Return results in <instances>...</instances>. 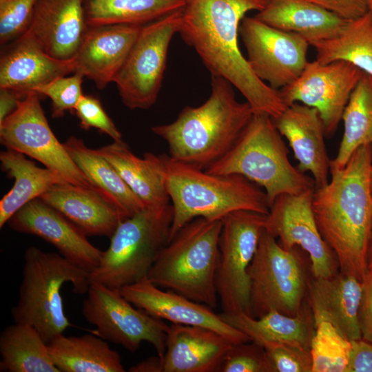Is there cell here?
Segmentation results:
<instances>
[{"instance_id":"cell-28","label":"cell","mask_w":372,"mask_h":372,"mask_svg":"<svg viewBox=\"0 0 372 372\" xmlns=\"http://www.w3.org/2000/svg\"><path fill=\"white\" fill-rule=\"evenodd\" d=\"M0 161L1 169L14 180L13 186L0 200V228L27 203L41 197L55 184L66 182L57 173L38 167L16 150L1 152Z\"/></svg>"},{"instance_id":"cell-38","label":"cell","mask_w":372,"mask_h":372,"mask_svg":"<svg viewBox=\"0 0 372 372\" xmlns=\"http://www.w3.org/2000/svg\"><path fill=\"white\" fill-rule=\"evenodd\" d=\"M83 76L74 72L70 76H59L37 87L34 92L51 100L52 117L59 118L68 111L73 114L76 104L83 94Z\"/></svg>"},{"instance_id":"cell-5","label":"cell","mask_w":372,"mask_h":372,"mask_svg":"<svg viewBox=\"0 0 372 372\" xmlns=\"http://www.w3.org/2000/svg\"><path fill=\"white\" fill-rule=\"evenodd\" d=\"M289 150L273 118L254 114L235 143L205 170L210 174H236L264 188L270 207L282 194L315 189L314 180L292 165Z\"/></svg>"},{"instance_id":"cell-43","label":"cell","mask_w":372,"mask_h":372,"mask_svg":"<svg viewBox=\"0 0 372 372\" xmlns=\"http://www.w3.org/2000/svg\"><path fill=\"white\" fill-rule=\"evenodd\" d=\"M362 338L372 343V272L362 281V293L358 311Z\"/></svg>"},{"instance_id":"cell-10","label":"cell","mask_w":372,"mask_h":372,"mask_svg":"<svg viewBox=\"0 0 372 372\" xmlns=\"http://www.w3.org/2000/svg\"><path fill=\"white\" fill-rule=\"evenodd\" d=\"M181 10L141 27L114 81L127 108L146 110L156 103L164 77L169 43L178 31Z\"/></svg>"},{"instance_id":"cell-8","label":"cell","mask_w":372,"mask_h":372,"mask_svg":"<svg viewBox=\"0 0 372 372\" xmlns=\"http://www.w3.org/2000/svg\"><path fill=\"white\" fill-rule=\"evenodd\" d=\"M172 220L170 203L145 207L123 220L99 265L90 273V282L119 289L146 279L169 242Z\"/></svg>"},{"instance_id":"cell-1","label":"cell","mask_w":372,"mask_h":372,"mask_svg":"<svg viewBox=\"0 0 372 372\" xmlns=\"http://www.w3.org/2000/svg\"><path fill=\"white\" fill-rule=\"evenodd\" d=\"M268 0H185L178 33L192 47L211 76L228 81L254 114L278 117L287 107L279 90L258 79L238 45L247 12L262 10Z\"/></svg>"},{"instance_id":"cell-19","label":"cell","mask_w":372,"mask_h":372,"mask_svg":"<svg viewBox=\"0 0 372 372\" xmlns=\"http://www.w3.org/2000/svg\"><path fill=\"white\" fill-rule=\"evenodd\" d=\"M142 26L107 24L88 26L74 59V72L104 89L114 82Z\"/></svg>"},{"instance_id":"cell-37","label":"cell","mask_w":372,"mask_h":372,"mask_svg":"<svg viewBox=\"0 0 372 372\" xmlns=\"http://www.w3.org/2000/svg\"><path fill=\"white\" fill-rule=\"evenodd\" d=\"M264 347L269 372H312L311 349L300 344L265 342Z\"/></svg>"},{"instance_id":"cell-9","label":"cell","mask_w":372,"mask_h":372,"mask_svg":"<svg viewBox=\"0 0 372 372\" xmlns=\"http://www.w3.org/2000/svg\"><path fill=\"white\" fill-rule=\"evenodd\" d=\"M301 249H285L264 230L247 269L251 318H261L271 311L294 316L302 310L309 277Z\"/></svg>"},{"instance_id":"cell-25","label":"cell","mask_w":372,"mask_h":372,"mask_svg":"<svg viewBox=\"0 0 372 372\" xmlns=\"http://www.w3.org/2000/svg\"><path fill=\"white\" fill-rule=\"evenodd\" d=\"M39 198L87 236L110 238L125 219L115 206L92 188L63 182L55 184Z\"/></svg>"},{"instance_id":"cell-16","label":"cell","mask_w":372,"mask_h":372,"mask_svg":"<svg viewBox=\"0 0 372 372\" xmlns=\"http://www.w3.org/2000/svg\"><path fill=\"white\" fill-rule=\"evenodd\" d=\"M364 72L342 60L322 63L308 62L300 76L280 90L286 105L301 103L316 108L331 136L342 120L349 97Z\"/></svg>"},{"instance_id":"cell-20","label":"cell","mask_w":372,"mask_h":372,"mask_svg":"<svg viewBox=\"0 0 372 372\" xmlns=\"http://www.w3.org/2000/svg\"><path fill=\"white\" fill-rule=\"evenodd\" d=\"M74 59H56L25 32L14 41L0 59V88L23 96L52 80L74 72Z\"/></svg>"},{"instance_id":"cell-33","label":"cell","mask_w":372,"mask_h":372,"mask_svg":"<svg viewBox=\"0 0 372 372\" xmlns=\"http://www.w3.org/2000/svg\"><path fill=\"white\" fill-rule=\"evenodd\" d=\"M185 0H85L88 26L126 24L143 26L184 6Z\"/></svg>"},{"instance_id":"cell-6","label":"cell","mask_w":372,"mask_h":372,"mask_svg":"<svg viewBox=\"0 0 372 372\" xmlns=\"http://www.w3.org/2000/svg\"><path fill=\"white\" fill-rule=\"evenodd\" d=\"M222 224L203 218L185 224L161 251L146 279L214 309Z\"/></svg>"},{"instance_id":"cell-49","label":"cell","mask_w":372,"mask_h":372,"mask_svg":"<svg viewBox=\"0 0 372 372\" xmlns=\"http://www.w3.org/2000/svg\"><path fill=\"white\" fill-rule=\"evenodd\" d=\"M369 10L372 11V0H369Z\"/></svg>"},{"instance_id":"cell-47","label":"cell","mask_w":372,"mask_h":372,"mask_svg":"<svg viewBox=\"0 0 372 372\" xmlns=\"http://www.w3.org/2000/svg\"><path fill=\"white\" fill-rule=\"evenodd\" d=\"M366 264L368 271L372 272V224L367 247Z\"/></svg>"},{"instance_id":"cell-48","label":"cell","mask_w":372,"mask_h":372,"mask_svg":"<svg viewBox=\"0 0 372 372\" xmlns=\"http://www.w3.org/2000/svg\"><path fill=\"white\" fill-rule=\"evenodd\" d=\"M369 181H370V187H371V195H372V167L370 171Z\"/></svg>"},{"instance_id":"cell-13","label":"cell","mask_w":372,"mask_h":372,"mask_svg":"<svg viewBox=\"0 0 372 372\" xmlns=\"http://www.w3.org/2000/svg\"><path fill=\"white\" fill-rule=\"evenodd\" d=\"M40 96L30 92L0 123L1 144L37 160L68 183L94 189L51 130Z\"/></svg>"},{"instance_id":"cell-18","label":"cell","mask_w":372,"mask_h":372,"mask_svg":"<svg viewBox=\"0 0 372 372\" xmlns=\"http://www.w3.org/2000/svg\"><path fill=\"white\" fill-rule=\"evenodd\" d=\"M119 291L134 306L156 318L173 324L210 329L234 344L251 341L241 331L226 322L211 307L172 290L164 291L147 279L124 286Z\"/></svg>"},{"instance_id":"cell-17","label":"cell","mask_w":372,"mask_h":372,"mask_svg":"<svg viewBox=\"0 0 372 372\" xmlns=\"http://www.w3.org/2000/svg\"><path fill=\"white\" fill-rule=\"evenodd\" d=\"M7 224L14 231L38 236L53 245L68 260L90 273L103 251L59 211L37 198L17 211Z\"/></svg>"},{"instance_id":"cell-35","label":"cell","mask_w":372,"mask_h":372,"mask_svg":"<svg viewBox=\"0 0 372 372\" xmlns=\"http://www.w3.org/2000/svg\"><path fill=\"white\" fill-rule=\"evenodd\" d=\"M311 45L316 50L318 61H346L372 76V11L348 21L336 37Z\"/></svg>"},{"instance_id":"cell-36","label":"cell","mask_w":372,"mask_h":372,"mask_svg":"<svg viewBox=\"0 0 372 372\" xmlns=\"http://www.w3.org/2000/svg\"><path fill=\"white\" fill-rule=\"evenodd\" d=\"M311 340L312 372H345L351 340L327 321L315 324Z\"/></svg>"},{"instance_id":"cell-4","label":"cell","mask_w":372,"mask_h":372,"mask_svg":"<svg viewBox=\"0 0 372 372\" xmlns=\"http://www.w3.org/2000/svg\"><path fill=\"white\" fill-rule=\"evenodd\" d=\"M161 175L173 207L169 240L196 218L221 220L240 210L268 214L264 190L245 177L220 175L172 159L167 154H144Z\"/></svg>"},{"instance_id":"cell-31","label":"cell","mask_w":372,"mask_h":372,"mask_svg":"<svg viewBox=\"0 0 372 372\" xmlns=\"http://www.w3.org/2000/svg\"><path fill=\"white\" fill-rule=\"evenodd\" d=\"M145 207L169 203L163 178L149 159L136 156L122 140L96 149Z\"/></svg>"},{"instance_id":"cell-30","label":"cell","mask_w":372,"mask_h":372,"mask_svg":"<svg viewBox=\"0 0 372 372\" xmlns=\"http://www.w3.org/2000/svg\"><path fill=\"white\" fill-rule=\"evenodd\" d=\"M60 372H124L119 353L95 334L60 335L48 344Z\"/></svg>"},{"instance_id":"cell-22","label":"cell","mask_w":372,"mask_h":372,"mask_svg":"<svg viewBox=\"0 0 372 372\" xmlns=\"http://www.w3.org/2000/svg\"><path fill=\"white\" fill-rule=\"evenodd\" d=\"M362 282L339 271L328 278H309L307 301L315 324L327 321L349 340L362 338L358 311Z\"/></svg>"},{"instance_id":"cell-41","label":"cell","mask_w":372,"mask_h":372,"mask_svg":"<svg viewBox=\"0 0 372 372\" xmlns=\"http://www.w3.org/2000/svg\"><path fill=\"white\" fill-rule=\"evenodd\" d=\"M73 114L79 120V126L85 130L95 128L114 141L122 140V135L112 118L105 111L100 100L93 96L83 94Z\"/></svg>"},{"instance_id":"cell-11","label":"cell","mask_w":372,"mask_h":372,"mask_svg":"<svg viewBox=\"0 0 372 372\" xmlns=\"http://www.w3.org/2000/svg\"><path fill=\"white\" fill-rule=\"evenodd\" d=\"M267 215L240 210L222 220L216 286L223 313L250 316L247 269L265 230Z\"/></svg>"},{"instance_id":"cell-27","label":"cell","mask_w":372,"mask_h":372,"mask_svg":"<svg viewBox=\"0 0 372 372\" xmlns=\"http://www.w3.org/2000/svg\"><path fill=\"white\" fill-rule=\"evenodd\" d=\"M63 144L94 189L115 206L125 218L145 207L115 167L96 149L89 148L82 139L74 136H70Z\"/></svg>"},{"instance_id":"cell-46","label":"cell","mask_w":372,"mask_h":372,"mask_svg":"<svg viewBox=\"0 0 372 372\" xmlns=\"http://www.w3.org/2000/svg\"><path fill=\"white\" fill-rule=\"evenodd\" d=\"M163 359L157 356L147 358L129 369L130 372H163Z\"/></svg>"},{"instance_id":"cell-15","label":"cell","mask_w":372,"mask_h":372,"mask_svg":"<svg viewBox=\"0 0 372 372\" xmlns=\"http://www.w3.org/2000/svg\"><path fill=\"white\" fill-rule=\"evenodd\" d=\"M315 189L276 198L266 216L265 230L285 249L299 247L309 254L315 278H328L339 272L336 256L322 238L312 209Z\"/></svg>"},{"instance_id":"cell-12","label":"cell","mask_w":372,"mask_h":372,"mask_svg":"<svg viewBox=\"0 0 372 372\" xmlns=\"http://www.w3.org/2000/svg\"><path fill=\"white\" fill-rule=\"evenodd\" d=\"M87 293L82 313L96 327L95 335L131 352H136L142 342H147L163 359L169 325L136 309L118 289L91 282Z\"/></svg>"},{"instance_id":"cell-14","label":"cell","mask_w":372,"mask_h":372,"mask_svg":"<svg viewBox=\"0 0 372 372\" xmlns=\"http://www.w3.org/2000/svg\"><path fill=\"white\" fill-rule=\"evenodd\" d=\"M239 34L250 68L258 79L275 90H280L296 81L309 62L310 44L297 33L273 28L255 17L245 16L240 23Z\"/></svg>"},{"instance_id":"cell-32","label":"cell","mask_w":372,"mask_h":372,"mask_svg":"<svg viewBox=\"0 0 372 372\" xmlns=\"http://www.w3.org/2000/svg\"><path fill=\"white\" fill-rule=\"evenodd\" d=\"M1 371L60 372L48 344L32 326L14 322L0 334Z\"/></svg>"},{"instance_id":"cell-26","label":"cell","mask_w":372,"mask_h":372,"mask_svg":"<svg viewBox=\"0 0 372 372\" xmlns=\"http://www.w3.org/2000/svg\"><path fill=\"white\" fill-rule=\"evenodd\" d=\"M254 17L273 28L298 34L310 45L336 37L348 21L308 0H268Z\"/></svg>"},{"instance_id":"cell-44","label":"cell","mask_w":372,"mask_h":372,"mask_svg":"<svg viewBox=\"0 0 372 372\" xmlns=\"http://www.w3.org/2000/svg\"><path fill=\"white\" fill-rule=\"evenodd\" d=\"M351 344L345 372H372V343L360 338Z\"/></svg>"},{"instance_id":"cell-40","label":"cell","mask_w":372,"mask_h":372,"mask_svg":"<svg viewBox=\"0 0 372 372\" xmlns=\"http://www.w3.org/2000/svg\"><path fill=\"white\" fill-rule=\"evenodd\" d=\"M218 372H269L264 347L254 341L234 344Z\"/></svg>"},{"instance_id":"cell-7","label":"cell","mask_w":372,"mask_h":372,"mask_svg":"<svg viewBox=\"0 0 372 372\" xmlns=\"http://www.w3.org/2000/svg\"><path fill=\"white\" fill-rule=\"evenodd\" d=\"M70 282L83 294L91 284L90 273L59 253L28 247L23 256L19 300L11 309L14 322L34 327L48 344L72 326L64 311L61 289Z\"/></svg>"},{"instance_id":"cell-42","label":"cell","mask_w":372,"mask_h":372,"mask_svg":"<svg viewBox=\"0 0 372 372\" xmlns=\"http://www.w3.org/2000/svg\"><path fill=\"white\" fill-rule=\"evenodd\" d=\"M347 20L356 19L369 10V0H308Z\"/></svg>"},{"instance_id":"cell-3","label":"cell","mask_w":372,"mask_h":372,"mask_svg":"<svg viewBox=\"0 0 372 372\" xmlns=\"http://www.w3.org/2000/svg\"><path fill=\"white\" fill-rule=\"evenodd\" d=\"M211 94L198 107H185L172 123L152 131L165 141L174 160L205 169L235 143L254 112L249 103L239 102L233 85L211 76Z\"/></svg>"},{"instance_id":"cell-39","label":"cell","mask_w":372,"mask_h":372,"mask_svg":"<svg viewBox=\"0 0 372 372\" xmlns=\"http://www.w3.org/2000/svg\"><path fill=\"white\" fill-rule=\"evenodd\" d=\"M38 0H0V43L14 41L29 28Z\"/></svg>"},{"instance_id":"cell-23","label":"cell","mask_w":372,"mask_h":372,"mask_svg":"<svg viewBox=\"0 0 372 372\" xmlns=\"http://www.w3.org/2000/svg\"><path fill=\"white\" fill-rule=\"evenodd\" d=\"M84 1L38 0L26 32L52 56L74 59L88 28Z\"/></svg>"},{"instance_id":"cell-2","label":"cell","mask_w":372,"mask_h":372,"mask_svg":"<svg viewBox=\"0 0 372 372\" xmlns=\"http://www.w3.org/2000/svg\"><path fill=\"white\" fill-rule=\"evenodd\" d=\"M372 143L359 147L346 165L330 169L331 180L316 188L312 209L318 230L334 252L342 273L363 281L372 224L369 176Z\"/></svg>"},{"instance_id":"cell-34","label":"cell","mask_w":372,"mask_h":372,"mask_svg":"<svg viewBox=\"0 0 372 372\" xmlns=\"http://www.w3.org/2000/svg\"><path fill=\"white\" fill-rule=\"evenodd\" d=\"M344 133L330 169H342L360 146L372 143V76L364 73L344 110Z\"/></svg>"},{"instance_id":"cell-21","label":"cell","mask_w":372,"mask_h":372,"mask_svg":"<svg viewBox=\"0 0 372 372\" xmlns=\"http://www.w3.org/2000/svg\"><path fill=\"white\" fill-rule=\"evenodd\" d=\"M273 120L292 148L298 168L303 173H311L316 188L327 185L330 159L324 143V125L318 111L294 103Z\"/></svg>"},{"instance_id":"cell-24","label":"cell","mask_w":372,"mask_h":372,"mask_svg":"<svg viewBox=\"0 0 372 372\" xmlns=\"http://www.w3.org/2000/svg\"><path fill=\"white\" fill-rule=\"evenodd\" d=\"M235 344L210 329L169 325L163 358V372H218Z\"/></svg>"},{"instance_id":"cell-29","label":"cell","mask_w":372,"mask_h":372,"mask_svg":"<svg viewBox=\"0 0 372 372\" xmlns=\"http://www.w3.org/2000/svg\"><path fill=\"white\" fill-rule=\"evenodd\" d=\"M220 315L229 324L260 345L265 342H286L300 344L311 349L316 327L307 301L294 316L277 311H271L259 318H253L245 313L223 312Z\"/></svg>"},{"instance_id":"cell-45","label":"cell","mask_w":372,"mask_h":372,"mask_svg":"<svg viewBox=\"0 0 372 372\" xmlns=\"http://www.w3.org/2000/svg\"><path fill=\"white\" fill-rule=\"evenodd\" d=\"M25 96L10 89L0 88V123L17 109Z\"/></svg>"}]
</instances>
